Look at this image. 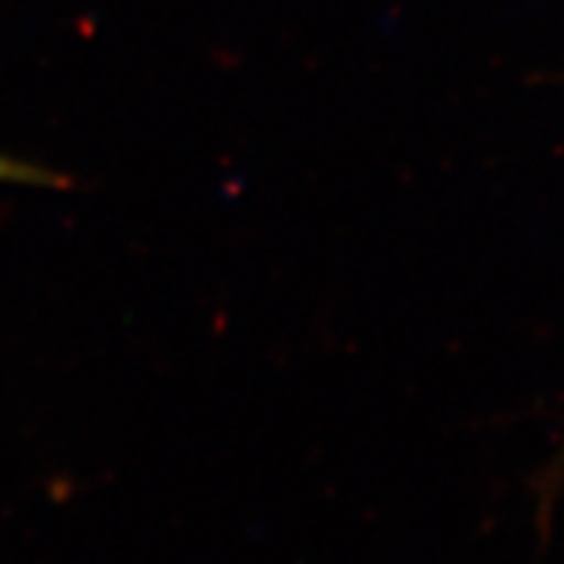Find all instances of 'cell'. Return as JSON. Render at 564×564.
<instances>
[{
  "instance_id": "cell-1",
  "label": "cell",
  "mask_w": 564,
  "mask_h": 564,
  "mask_svg": "<svg viewBox=\"0 0 564 564\" xmlns=\"http://www.w3.org/2000/svg\"><path fill=\"white\" fill-rule=\"evenodd\" d=\"M0 181H14V184H37V186H57L64 189L66 178L57 172L41 170L26 161H14V158L0 155Z\"/></svg>"
}]
</instances>
